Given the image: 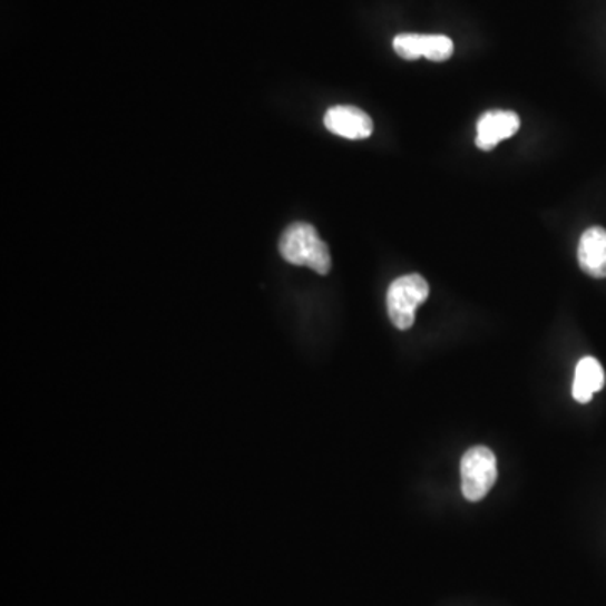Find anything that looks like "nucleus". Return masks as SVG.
<instances>
[{"label": "nucleus", "instance_id": "f257e3e1", "mask_svg": "<svg viewBox=\"0 0 606 606\" xmlns=\"http://www.w3.org/2000/svg\"><path fill=\"white\" fill-rule=\"evenodd\" d=\"M280 253L295 266H307L319 275H328L332 268L331 252L322 242L315 227L307 223H293L286 227L278 243Z\"/></svg>", "mask_w": 606, "mask_h": 606}, {"label": "nucleus", "instance_id": "f03ea898", "mask_svg": "<svg viewBox=\"0 0 606 606\" xmlns=\"http://www.w3.org/2000/svg\"><path fill=\"white\" fill-rule=\"evenodd\" d=\"M430 295V285L418 273L400 276L388 289V314L394 328L408 331L413 328L418 307L427 302Z\"/></svg>", "mask_w": 606, "mask_h": 606}, {"label": "nucleus", "instance_id": "7ed1b4c3", "mask_svg": "<svg viewBox=\"0 0 606 606\" xmlns=\"http://www.w3.org/2000/svg\"><path fill=\"white\" fill-rule=\"evenodd\" d=\"M462 493L470 502H479L497 482V459L490 448L479 444L470 448L460 463Z\"/></svg>", "mask_w": 606, "mask_h": 606}, {"label": "nucleus", "instance_id": "20e7f679", "mask_svg": "<svg viewBox=\"0 0 606 606\" xmlns=\"http://www.w3.org/2000/svg\"><path fill=\"white\" fill-rule=\"evenodd\" d=\"M394 51L408 61L424 58L434 62H443L453 55V42L447 36L438 35H400L393 41Z\"/></svg>", "mask_w": 606, "mask_h": 606}, {"label": "nucleus", "instance_id": "39448f33", "mask_svg": "<svg viewBox=\"0 0 606 606\" xmlns=\"http://www.w3.org/2000/svg\"><path fill=\"white\" fill-rule=\"evenodd\" d=\"M520 118L516 111L490 110L477 124L476 144L480 150H493L500 141L514 137L519 130Z\"/></svg>", "mask_w": 606, "mask_h": 606}, {"label": "nucleus", "instance_id": "423d86ee", "mask_svg": "<svg viewBox=\"0 0 606 606\" xmlns=\"http://www.w3.org/2000/svg\"><path fill=\"white\" fill-rule=\"evenodd\" d=\"M324 124L331 134L349 138V140L371 137L374 130V124L365 111L355 107H342V105L329 108Z\"/></svg>", "mask_w": 606, "mask_h": 606}, {"label": "nucleus", "instance_id": "0eeeda50", "mask_svg": "<svg viewBox=\"0 0 606 606\" xmlns=\"http://www.w3.org/2000/svg\"><path fill=\"white\" fill-rule=\"evenodd\" d=\"M578 262L583 272L593 278H606V229L588 227L578 246Z\"/></svg>", "mask_w": 606, "mask_h": 606}, {"label": "nucleus", "instance_id": "6e6552de", "mask_svg": "<svg viewBox=\"0 0 606 606\" xmlns=\"http://www.w3.org/2000/svg\"><path fill=\"white\" fill-rule=\"evenodd\" d=\"M605 387V371L598 359L583 358L576 365L575 383H573V398L578 403H589L596 391Z\"/></svg>", "mask_w": 606, "mask_h": 606}]
</instances>
